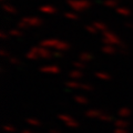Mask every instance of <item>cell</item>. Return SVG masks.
I'll return each mask as SVG.
<instances>
[{
  "mask_svg": "<svg viewBox=\"0 0 133 133\" xmlns=\"http://www.w3.org/2000/svg\"><path fill=\"white\" fill-rule=\"evenodd\" d=\"M114 125L118 127V128H121V129H124L129 125V123L127 121H124V120H116L114 122Z\"/></svg>",
  "mask_w": 133,
  "mask_h": 133,
  "instance_id": "19",
  "label": "cell"
},
{
  "mask_svg": "<svg viewBox=\"0 0 133 133\" xmlns=\"http://www.w3.org/2000/svg\"><path fill=\"white\" fill-rule=\"evenodd\" d=\"M60 42V40H58L56 38H50V39H45V40H42L40 42V47H44V48H55L58 45V43Z\"/></svg>",
  "mask_w": 133,
  "mask_h": 133,
  "instance_id": "5",
  "label": "cell"
},
{
  "mask_svg": "<svg viewBox=\"0 0 133 133\" xmlns=\"http://www.w3.org/2000/svg\"><path fill=\"white\" fill-rule=\"evenodd\" d=\"M92 59V56L90 55L89 52H83L80 55V60L83 61V62H87V61H90Z\"/></svg>",
  "mask_w": 133,
  "mask_h": 133,
  "instance_id": "18",
  "label": "cell"
},
{
  "mask_svg": "<svg viewBox=\"0 0 133 133\" xmlns=\"http://www.w3.org/2000/svg\"><path fill=\"white\" fill-rule=\"evenodd\" d=\"M29 27H40L43 24V20L39 17H23L21 19Z\"/></svg>",
  "mask_w": 133,
  "mask_h": 133,
  "instance_id": "3",
  "label": "cell"
},
{
  "mask_svg": "<svg viewBox=\"0 0 133 133\" xmlns=\"http://www.w3.org/2000/svg\"><path fill=\"white\" fill-rule=\"evenodd\" d=\"M66 3L76 12L84 11L91 7V2L89 0H66Z\"/></svg>",
  "mask_w": 133,
  "mask_h": 133,
  "instance_id": "1",
  "label": "cell"
},
{
  "mask_svg": "<svg viewBox=\"0 0 133 133\" xmlns=\"http://www.w3.org/2000/svg\"><path fill=\"white\" fill-rule=\"evenodd\" d=\"M113 133H128L124 129H121V128H119V129H116V130H114Z\"/></svg>",
  "mask_w": 133,
  "mask_h": 133,
  "instance_id": "36",
  "label": "cell"
},
{
  "mask_svg": "<svg viewBox=\"0 0 133 133\" xmlns=\"http://www.w3.org/2000/svg\"><path fill=\"white\" fill-rule=\"evenodd\" d=\"M62 56H63V53H62V51H57L56 52H53V57H57V58H61Z\"/></svg>",
  "mask_w": 133,
  "mask_h": 133,
  "instance_id": "35",
  "label": "cell"
},
{
  "mask_svg": "<svg viewBox=\"0 0 133 133\" xmlns=\"http://www.w3.org/2000/svg\"><path fill=\"white\" fill-rule=\"evenodd\" d=\"M65 85L70 89H78V88H80L81 83H78V82H74V81H68L65 83Z\"/></svg>",
  "mask_w": 133,
  "mask_h": 133,
  "instance_id": "20",
  "label": "cell"
},
{
  "mask_svg": "<svg viewBox=\"0 0 133 133\" xmlns=\"http://www.w3.org/2000/svg\"><path fill=\"white\" fill-rule=\"evenodd\" d=\"M0 55L3 56V57H8V58H9V56H8V53L5 51V50H1V51H0Z\"/></svg>",
  "mask_w": 133,
  "mask_h": 133,
  "instance_id": "38",
  "label": "cell"
},
{
  "mask_svg": "<svg viewBox=\"0 0 133 133\" xmlns=\"http://www.w3.org/2000/svg\"><path fill=\"white\" fill-rule=\"evenodd\" d=\"M17 27H18L19 29H27V28H29V26L28 24L24 22V21H22V20H20V21L18 22V24H17Z\"/></svg>",
  "mask_w": 133,
  "mask_h": 133,
  "instance_id": "28",
  "label": "cell"
},
{
  "mask_svg": "<svg viewBox=\"0 0 133 133\" xmlns=\"http://www.w3.org/2000/svg\"><path fill=\"white\" fill-rule=\"evenodd\" d=\"M22 133H32V132H30V131H23Z\"/></svg>",
  "mask_w": 133,
  "mask_h": 133,
  "instance_id": "41",
  "label": "cell"
},
{
  "mask_svg": "<svg viewBox=\"0 0 133 133\" xmlns=\"http://www.w3.org/2000/svg\"><path fill=\"white\" fill-rule=\"evenodd\" d=\"M103 33V38H102V41L104 44H110V45H113V44H116V45H121L123 42L121 41V39L119 38L116 35H114L113 32L111 31H104L102 32Z\"/></svg>",
  "mask_w": 133,
  "mask_h": 133,
  "instance_id": "2",
  "label": "cell"
},
{
  "mask_svg": "<svg viewBox=\"0 0 133 133\" xmlns=\"http://www.w3.org/2000/svg\"><path fill=\"white\" fill-rule=\"evenodd\" d=\"M115 10H116V14L120 16H123V17L131 16V10L127 7H118V8H115Z\"/></svg>",
  "mask_w": 133,
  "mask_h": 133,
  "instance_id": "8",
  "label": "cell"
},
{
  "mask_svg": "<svg viewBox=\"0 0 133 133\" xmlns=\"http://www.w3.org/2000/svg\"><path fill=\"white\" fill-rule=\"evenodd\" d=\"M26 57L28 58V59H30V60H36L37 58H39V56L37 55L35 51H32V50H30V51H28V52H27Z\"/></svg>",
  "mask_w": 133,
  "mask_h": 133,
  "instance_id": "23",
  "label": "cell"
},
{
  "mask_svg": "<svg viewBox=\"0 0 133 133\" xmlns=\"http://www.w3.org/2000/svg\"><path fill=\"white\" fill-rule=\"evenodd\" d=\"M59 119L60 120H63L64 122H69V121H71V120H72V116H69V115H66V114H60L59 115Z\"/></svg>",
  "mask_w": 133,
  "mask_h": 133,
  "instance_id": "27",
  "label": "cell"
},
{
  "mask_svg": "<svg viewBox=\"0 0 133 133\" xmlns=\"http://www.w3.org/2000/svg\"><path fill=\"white\" fill-rule=\"evenodd\" d=\"M27 122L30 124V125H33V127H39L40 125V122L38 120H35V119H27Z\"/></svg>",
  "mask_w": 133,
  "mask_h": 133,
  "instance_id": "26",
  "label": "cell"
},
{
  "mask_svg": "<svg viewBox=\"0 0 133 133\" xmlns=\"http://www.w3.org/2000/svg\"><path fill=\"white\" fill-rule=\"evenodd\" d=\"M85 30L88 32H90L91 35H95V33L98 32L97 29L93 27V24H88V26H85Z\"/></svg>",
  "mask_w": 133,
  "mask_h": 133,
  "instance_id": "25",
  "label": "cell"
},
{
  "mask_svg": "<svg viewBox=\"0 0 133 133\" xmlns=\"http://www.w3.org/2000/svg\"><path fill=\"white\" fill-rule=\"evenodd\" d=\"M0 1H1V2H5V1H6V0H0Z\"/></svg>",
  "mask_w": 133,
  "mask_h": 133,
  "instance_id": "42",
  "label": "cell"
},
{
  "mask_svg": "<svg viewBox=\"0 0 133 133\" xmlns=\"http://www.w3.org/2000/svg\"><path fill=\"white\" fill-rule=\"evenodd\" d=\"M125 26H127L129 29H133V23H132V22H127Z\"/></svg>",
  "mask_w": 133,
  "mask_h": 133,
  "instance_id": "39",
  "label": "cell"
},
{
  "mask_svg": "<svg viewBox=\"0 0 133 133\" xmlns=\"http://www.w3.org/2000/svg\"><path fill=\"white\" fill-rule=\"evenodd\" d=\"M64 17L70 20H78L79 19V16L76 11H66V12H64Z\"/></svg>",
  "mask_w": 133,
  "mask_h": 133,
  "instance_id": "14",
  "label": "cell"
},
{
  "mask_svg": "<svg viewBox=\"0 0 133 133\" xmlns=\"http://www.w3.org/2000/svg\"><path fill=\"white\" fill-rule=\"evenodd\" d=\"M95 77L99 78V79H101V80H110V76L109 74H107L104 72H97L95 73Z\"/></svg>",
  "mask_w": 133,
  "mask_h": 133,
  "instance_id": "22",
  "label": "cell"
},
{
  "mask_svg": "<svg viewBox=\"0 0 133 133\" xmlns=\"http://www.w3.org/2000/svg\"><path fill=\"white\" fill-rule=\"evenodd\" d=\"M40 71L48 72V73H59L60 68L58 65H45V66H41Z\"/></svg>",
  "mask_w": 133,
  "mask_h": 133,
  "instance_id": "7",
  "label": "cell"
},
{
  "mask_svg": "<svg viewBox=\"0 0 133 133\" xmlns=\"http://www.w3.org/2000/svg\"><path fill=\"white\" fill-rule=\"evenodd\" d=\"M102 113L98 110H89L85 112V115L89 116V118H99L100 115H101Z\"/></svg>",
  "mask_w": 133,
  "mask_h": 133,
  "instance_id": "15",
  "label": "cell"
},
{
  "mask_svg": "<svg viewBox=\"0 0 133 133\" xmlns=\"http://www.w3.org/2000/svg\"><path fill=\"white\" fill-rule=\"evenodd\" d=\"M115 48L113 47V45H110V44H104L102 47V52L104 53H108V55H114L115 53Z\"/></svg>",
  "mask_w": 133,
  "mask_h": 133,
  "instance_id": "13",
  "label": "cell"
},
{
  "mask_svg": "<svg viewBox=\"0 0 133 133\" xmlns=\"http://www.w3.org/2000/svg\"><path fill=\"white\" fill-rule=\"evenodd\" d=\"M70 77H71L72 79H74V80H77V79H80V78H82V72H80L79 70H76V71H71L70 72V74H69Z\"/></svg>",
  "mask_w": 133,
  "mask_h": 133,
  "instance_id": "21",
  "label": "cell"
},
{
  "mask_svg": "<svg viewBox=\"0 0 133 133\" xmlns=\"http://www.w3.org/2000/svg\"><path fill=\"white\" fill-rule=\"evenodd\" d=\"M3 130H5L6 132H10V133H12V132H15V128H14V127H11V125H5V127H3Z\"/></svg>",
  "mask_w": 133,
  "mask_h": 133,
  "instance_id": "32",
  "label": "cell"
},
{
  "mask_svg": "<svg viewBox=\"0 0 133 133\" xmlns=\"http://www.w3.org/2000/svg\"><path fill=\"white\" fill-rule=\"evenodd\" d=\"M130 114H131V110L129 109V108H125V107L122 108V109L119 111V115L121 116V118H128Z\"/></svg>",
  "mask_w": 133,
  "mask_h": 133,
  "instance_id": "16",
  "label": "cell"
},
{
  "mask_svg": "<svg viewBox=\"0 0 133 133\" xmlns=\"http://www.w3.org/2000/svg\"><path fill=\"white\" fill-rule=\"evenodd\" d=\"M65 124H66V125H68V127H71V128H77L78 125H79V124H78V122L76 121V120H71V121H69V122H65Z\"/></svg>",
  "mask_w": 133,
  "mask_h": 133,
  "instance_id": "29",
  "label": "cell"
},
{
  "mask_svg": "<svg viewBox=\"0 0 133 133\" xmlns=\"http://www.w3.org/2000/svg\"><path fill=\"white\" fill-rule=\"evenodd\" d=\"M2 9L6 12H8V14H10V15H16L17 11H18L14 6L9 5V3H2Z\"/></svg>",
  "mask_w": 133,
  "mask_h": 133,
  "instance_id": "10",
  "label": "cell"
},
{
  "mask_svg": "<svg viewBox=\"0 0 133 133\" xmlns=\"http://www.w3.org/2000/svg\"><path fill=\"white\" fill-rule=\"evenodd\" d=\"M8 35H9V36H14V37H20V36H22V31L20 30L19 28L11 29V30H9V32H8Z\"/></svg>",
  "mask_w": 133,
  "mask_h": 133,
  "instance_id": "17",
  "label": "cell"
},
{
  "mask_svg": "<svg viewBox=\"0 0 133 133\" xmlns=\"http://www.w3.org/2000/svg\"><path fill=\"white\" fill-rule=\"evenodd\" d=\"M50 133H60V131L59 130H56V129H51V130L49 131Z\"/></svg>",
  "mask_w": 133,
  "mask_h": 133,
  "instance_id": "40",
  "label": "cell"
},
{
  "mask_svg": "<svg viewBox=\"0 0 133 133\" xmlns=\"http://www.w3.org/2000/svg\"><path fill=\"white\" fill-rule=\"evenodd\" d=\"M9 62H11L12 64H19L20 61L17 59V58H12V57H9Z\"/></svg>",
  "mask_w": 133,
  "mask_h": 133,
  "instance_id": "33",
  "label": "cell"
},
{
  "mask_svg": "<svg viewBox=\"0 0 133 133\" xmlns=\"http://www.w3.org/2000/svg\"><path fill=\"white\" fill-rule=\"evenodd\" d=\"M103 5L108 8H111V9H113V8H118L119 7V1L118 0H104L103 1Z\"/></svg>",
  "mask_w": 133,
  "mask_h": 133,
  "instance_id": "12",
  "label": "cell"
},
{
  "mask_svg": "<svg viewBox=\"0 0 133 133\" xmlns=\"http://www.w3.org/2000/svg\"><path fill=\"white\" fill-rule=\"evenodd\" d=\"M70 49V44L68 42H64V41H60L59 43H58V45L56 47V50H58V51H66V50Z\"/></svg>",
  "mask_w": 133,
  "mask_h": 133,
  "instance_id": "11",
  "label": "cell"
},
{
  "mask_svg": "<svg viewBox=\"0 0 133 133\" xmlns=\"http://www.w3.org/2000/svg\"><path fill=\"white\" fill-rule=\"evenodd\" d=\"M93 27L97 29L98 31H101V32H104V31H108V27L105 23H103L101 21H94L93 23Z\"/></svg>",
  "mask_w": 133,
  "mask_h": 133,
  "instance_id": "9",
  "label": "cell"
},
{
  "mask_svg": "<svg viewBox=\"0 0 133 133\" xmlns=\"http://www.w3.org/2000/svg\"><path fill=\"white\" fill-rule=\"evenodd\" d=\"M99 119L100 120H102V121H111V116L109 115V114H101L99 116Z\"/></svg>",
  "mask_w": 133,
  "mask_h": 133,
  "instance_id": "30",
  "label": "cell"
},
{
  "mask_svg": "<svg viewBox=\"0 0 133 133\" xmlns=\"http://www.w3.org/2000/svg\"><path fill=\"white\" fill-rule=\"evenodd\" d=\"M73 65L76 66V68H79V69H83V68L85 66L84 63H81V62H74Z\"/></svg>",
  "mask_w": 133,
  "mask_h": 133,
  "instance_id": "34",
  "label": "cell"
},
{
  "mask_svg": "<svg viewBox=\"0 0 133 133\" xmlns=\"http://www.w3.org/2000/svg\"><path fill=\"white\" fill-rule=\"evenodd\" d=\"M74 100H76L78 103H81V104H85V103H88V100H87V98L80 97V95H76V97H74Z\"/></svg>",
  "mask_w": 133,
  "mask_h": 133,
  "instance_id": "24",
  "label": "cell"
},
{
  "mask_svg": "<svg viewBox=\"0 0 133 133\" xmlns=\"http://www.w3.org/2000/svg\"><path fill=\"white\" fill-rule=\"evenodd\" d=\"M0 38H1V39H3V40H5V39H7V38H8L7 33H5V32H0Z\"/></svg>",
  "mask_w": 133,
  "mask_h": 133,
  "instance_id": "37",
  "label": "cell"
},
{
  "mask_svg": "<svg viewBox=\"0 0 133 133\" xmlns=\"http://www.w3.org/2000/svg\"><path fill=\"white\" fill-rule=\"evenodd\" d=\"M80 89H83V90H85V91H91V90H92V87L89 85V84H83V83H81Z\"/></svg>",
  "mask_w": 133,
  "mask_h": 133,
  "instance_id": "31",
  "label": "cell"
},
{
  "mask_svg": "<svg viewBox=\"0 0 133 133\" xmlns=\"http://www.w3.org/2000/svg\"><path fill=\"white\" fill-rule=\"evenodd\" d=\"M30 50L35 51L39 57L45 58V59H48V58H50V57L53 56V53L50 51L48 48H44V47H32Z\"/></svg>",
  "mask_w": 133,
  "mask_h": 133,
  "instance_id": "4",
  "label": "cell"
},
{
  "mask_svg": "<svg viewBox=\"0 0 133 133\" xmlns=\"http://www.w3.org/2000/svg\"><path fill=\"white\" fill-rule=\"evenodd\" d=\"M39 11L45 15H53L57 12V8L52 5H43L39 8Z\"/></svg>",
  "mask_w": 133,
  "mask_h": 133,
  "instance_id": "6",
  "label": "cell"
}]
</instances>
